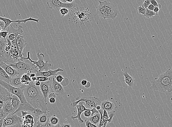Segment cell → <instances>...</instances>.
Returning a JSON list of instances; mask_svg holds the SVG:
<instances>
[{"mask_svg": "<svg viewBox=\"0 0 172 127\" xmlns=\"http://www.w3.org/2000/svg\"><path fill=\"white\" fill-rule=\"evenodd\" d=\"M23 89L25 99L27 102L36 109L47 111L48 110L47 99L43 96L40 86L35 85L32 80L28 84H23L21 87Z\"/></svg>", "mask_w": 172, "mask_h": 127, "instance_id": "1", "label": "cell"}, {"mask_svg": "<svg viewBox=\"0 0 172 127\" xmlns=\"http://www.w3.org/2000/svg\"><path fill=\"white\" fill-rule=\"evenodd\" d=\"M150 89L161 93L172 92V69H168L151 82Z\"/></svg>", "mask_w": 172, "mask_h": 127, "instance_id": "2", "label": "cell"}, {"mask_svg": "<svg viewBox=\"0 0 172 127\" xmlns=\"http://www.w3.org/2000/svg\"><path fill=\"white\" fill-rule=\"evenodd\" d=\"M118 11L113 3L107 1H99L97 7V13L99 17L104 19H114L117 17Z\"/></svg>", "mask_w": 172, "mask_h": 127, "instance_id": "3", "label": "cell"}, {"mask_svg": "<svg viewBox=\"0 0 172 127\" xmlns=\"http://www.w3.org/2000/svg\"><path fill=\"white\" fill-rule=\"evenodd\" d=\"M19 72V75L22 76L23 74L35 73L38 69L35 68L32 64L28 60L21 58L16 59L13 63L9 64Z\"/></svg>", "mask_w": 172, "mask_h": 127, "instance_id": "4", "label": "cell"}, {"mask_svg": "<svg viewBox=\"0 0 172 127\" xmlns=\"http://www.w3.org/2000/svg\"><path fill=\"white\" fill-rule=\"evenodd\" d=\"M37 57L38 60V61L33 60L30 57V52H27V57H20V58L25 60H28L32 64L35 68H36L40 72H45L50 70V68L52 66V64L49 63L48 61L45 62V55L43 53L39 52L37 54Z\"/></svg>", "mask_w": 172, "mask_h": 127, "instance_id": "5", "label": "cell"}, {"mask_svg": "<svg viewBox=\"0 0 172 127\" xmlns=\"http://www.w3.org/2000/svg\"><path fill=\"white\" fill-rule=\"evenodd\" d=\"M76 101H74L71 104L72 107H75L81 101L85 102L84 104L85 107L88 109H92L96 108L98 105H100L101 101L100 98L91 96H84V97H78L76 98Z\"/></svg>", "mask_w": 172, "mask_h": 127, "instance_id": "6", "label": "cell"}, {"mask_svg": "<svg viewBox=\"0 0 172 127\" xmlns=\"http://www.w3.org/2000/svg\"><path fill=\"white\" fill-rule=\"evenodd\" d=\"M7 44L6 39L0 37V64L2 62H3L9 65L14 61V59L11 57V52L5 50Z\"/></svg>", "mask_w": 172, "mask_h": 127, "instance_id": "7", "label": "cell"}, {"mask_svg": "<svg viewBox=\"0 0 172 127\" xmlns=\"http://www.w3.org/2000/svg\"><path fill=\"white\" fill-rule=\"evenodd\" d=\"M0 85L5 88L11 94L16 95L19 98L22 103H26L27 102L25 97L23 89L21 87L16 88L13 87L8 83L0 79Z\"/></svg>", "mask_w": 172, "mask_h": 127, "instance_id": "8", "label": "cell"}, {"mask_svg": "<svg viewBox=\"0 0 172 127\" xmlns=\"http://www.w3.org/2000/svg\"><path fill=\"white\" fill-rule=\"evenodd\" d=\"M23 119L21 117L18 116L16 114L9 115L4 119L2 127H22Z\"/></svg>", "mask_w": 172, "mask_h": 127, "instance_id": "9", "label": "cell"}, {"mask_svg": "<svg viewBox=\"0 0 172 127\" xmlns=\"http://www.w3.org/2000/svg\"><path fill=\"white\" fill-rule=\"evenodd\" d=\"M47 4L50 9L58 11L62 8H71L75 6L73 2L64 3L60 0H47Z\"/></svg>", "mask_w": 172, "mask_h": 127, "instance_id": "10", "label": "cell"}, {"mask_svg": "<svg viewBox=\"0 0 172 127\" xmlns=\"http://www.w3.org/2000/svg\"><path fill=\"white\" fill-rule=\"evenodd\" d=\"M8 40L10 41L16 39L17 37L19 35H22L23 33V27L21 25H19L18 26V28L15 29L11 25L8 27Z\"/></svg>", "mask_w": 172, "mask_h": 127, "instance_id": "11", "label": "cell"}, {"mask_svg": "<svg viewBox=\"0 0 172 127\" xmlns=\"http://www.w3.org/2000/svg\"><path fill=\"white\" fill-rule=\"evenodd\" d=\"M21 117L23 119L22 127H34L35 119L34 117L28 112L21 111Z\"/></svg>", "mask_w": 172, "mask_h": 127, "instance_id": "12", "label": "cell"}, {"mask_svg": "<svg viewBox=\"0 0 172 127\" xmlns=\"http://www.w3.org/2000/svg\"><path fill=\"white\" fill-rule=\"evenodd\" d=\"M50 88L51 92L55 93L57 96H63L65 94V89L63 86L60 83L57 82L54 78L52 79Z\"/></svg>", "mask_w": 172, "mask_h": 127, "instance_id": "13", "label": "cell"}, {"mask_svg": "<svg viewBox=\"0 0 172 127\" xmlns=\"http://www.w3.org/2000/svg\"><path fill=\"white\" fill-rule=\"evenodd\" d=\"M0 20H2L4 21L5 24V26L4 30L6 28H7L8 26H9L11 25V23H18V25H20L21 23H26V22L28 21H33L36 22V23H39V19H35V18H32V17H29V18H27L23 20H17L16 21H12V20L8 18L3 17L0 16Z\"/></svg>", "mask_w": 172, "mask_h": 127, "instance_id": "14", "label": "cell"}, {"mask_svg": "<svg viewBox=\"0 0 172 127\" xmlns=\"http://www.w3.org/2000/svg\"><path fill=\"white\" fill-rule=\"evenodd\" d=\"M12 94L8 90L0 85V110L3 105L6 101L11 100Z\"/></svg>", "mask_w": 172, "mask_h": 127, "instance_id": "15", "label": "cell"}, {"mask_svg": "<svg viewBox=\"0 0 172 127\" xmlns=\"http://www.w3.org/2000/svg\"><path fill=\"white\" fill-rule=\"evenodd\" d=\"M0 66L4 69V70L6 72L8 75L11 78H14L16 77V76L19 75V72L18 71L16 70L11 65H8L5 63L2 62Z\"/></svg>", "mask_w": 172, "mask_h": 127, "instance_id": "16", "label": "cell"}, {"mask_svg": "<svg viewBox=\"0 0 172 127\" xmlns=\"http://www.w3.org/2000/svg\"><path fill=\"white\" fill-rule=\"evenodd\" d=\"M75 107L77 108V116H72L71 119L73 120H75V119H78L79 122L81 123H83L84 121L81 118V115L82 113L84 112V111L90 109H88V108H86L85 107L83 103V101H81Z\"/></svg>", "mask_w": 172, "mask_h": 127, "instance_id": "17", "label": "cell"}, {"mask_svg": "<svg viewBox=\"0 0 172 127\" xmlns=\"http://www.w3.org/2000/svg\"><path fill=\"white\" fill-rule=\"evenodd\" d=\"M64 70H65L64 69L59 67L55 70H52L50 69V70L45 71V72H40L38 70H36L35 73L36 74V77L37 76H45V77H50L51 76H55L57 75V74L58 72H63Z\"/></svg>", "mask_w": 172, "mask_h": 127, "instance_id": "18", "label": "cell"}, {"mask_svg": "<svg viewBox=\"0 0 172 127\" xmlns=\"http://www.w3.org/2000/svg\"><path fill=\"white\" fill-rule=\"evenodd\" d=\"M50 80L41 82L40 86L41 92L45 99H47L51 91L50 85Z\"/></svg>", "mask_w": 172, "mask_h": 127, "instance_id": "19", "label": "cell"}, {"mask_svg": "<svg viewBox=\"0 0 172 127\" xmlns=\"http://www.w3.org/2000/svg\"><path fill=\"white\" fill-rule=\"evenodd\" d=\"M49 117L47 113L40 115L38 116L36 127H49Z\"/></svg>", "mask_w": 172, "mask_h": 127, "instance_id": "20", "label": "cell"}, {"mask_svg": "<svg viewBox=\"0 0 172 127\" xmlns=\"http://www.w3.org/2000/svg\"><path fill=\"white\" fill-rule=\"evenodd\" d=\"M124 77V82L128 87L130 89H132L134 87L136 84V81L134 78L128 73L127 72H125L123 73Z\"/></svg>", "mask_w": 172, "mask_h": 127, "instance_id": "21", "label": "cell"}, {"mask_svg": "<svg viewBox=\"0 0 172 127\" xmlns=\"http://www.w3.org/2000/svg\"><path fill=\"white\" fill-rule=\"evenodd\" d=\"M2 111L8 116L12 114L16 110L13 108L11 104V100L6 101L3 103L2 108Z\"/></svg>", "mask_w": 172, "mask_h": 127, "instance_id": "22", "label": "cell"}, {"mask_svg": "<svg viewBox=\"0 0 172 127\" xmlns=\"http://www.w3.org/2000/svg\"><path fill=\"white\" fill-rule=\"evenodd\" d=\"M101 108L103 110H105L108 113L114 111L115 105L114 103L108 100L103 101L101 103Z\"/></svg>", "mask_w": 172, "mask_h": 127, "instance_id": "23", "label": "cell"}, {"mask_svg": "<svg viewBox=\"0 0 172 127\" xmlns=\"http://www.w3.org/2000/svg\"><path fill=\"white\" fill-rule=\"evenodd\" d=\"M115 113V112L114 111L108 113L105 110H104L103 113V118L104 122L103 127H106L109 123L112 122L113 118L114 116Z\"/></svg>", "mask_w": 172, "mask_h": 127, "instance_id": "24", "label": "cell"}, {"mask_svg": "<svg viewBox=\"0 0 172 127\" xmlns=\"http://www.w3.org/2000/svg\"><path fill=\"white\" fill-rule=\"evenodd\" d=\"M17 44L18 50L21 53L22 56L23 55V50L27 45L26 41L23 38V37L19 35L17 38Z\"/></svg>", "mask_w": 172, "mask_h": 127, "instance_id": "25", "label": "cell"}, {"mask_svg": "<svg viewBox=\"0 0 172 127\" xmlns=\"http://www.w3.org/2000/svg\"><path fill=\"white\" fill-rule=\"evenodd\" d=\"M21 77L22 76L19 75L16 77L12 78L9 84L15 87H21L23 84L22 82Z\"/></svg>", "mask_w": 172, "mask_h": 127, "instance_id": "26", "label": "cell"}, {"mask_svg": "<svg viewBox=\"0 0 172 127\" xmlns=\"http://www.w3.org/2000/svg\"><path fill=\"white\" fill-rule=\"evenodd\" d=\"M12 78L6 73V72L0 66V79L5 81L9 83Z\"/></svg>", "mask_w": 172, "mask_h": 127, "instance_id": "27", "label": "cell"}, {"mask_svg": "<svg viewBox=\"0 0 172 127\" xmlns=\"http://www.w3.org/2000/svg\"><path fill=\"white\" fill-rule=\"evenodd\" d=\"M21 103L19 98L16 95L13 94L11 99V104L16 111L19 107Z\"/></svg>", "mask_w": 172, "mask_h": 127, "instance_id": "28", "label": "cell"}, {"mask_svg": "<svg viewBox=\"0 0 172 127\" xmlns=\"http://www.w3.org/2000/svg\"><path fill=\"white\" fill-rule=\"evenodd\" d=\"M100 113H95L94 116H91L89 118V120L94 124L99 126V122L100 119Z\"/></svg>", "mask_w": 172, "mask_h": 127, "instance_id": "29", "label": "cell"}, {"mask_svg": "<svg viewBox=\"0 0 172 127\" xmlns=\"http://www.w3.org/2000/svg\"><path fill=\"white\" fill-rule=\"evenodd\" d=\"M59 121L60 119L56 116V115H53L49 119V127H58Z\"/></svg>", "mask_w": 172, "mask_h": 127, "instance_id": "30", "label": "cell"}, {"mask_svg": "<svg viewBox=\"0 0 172 127\" xmlns=\"http://www.w3.org/2000/svg\"><path fill=\"white\" fill-rule=\"evenodd\" d=\"M21 81L23 84H28L31 82L32 79L30 77L29 74H24L22 76Z\"/></svg>", "mask_w": 172, "mask_h": 127, "instance_id": "31", "label": "cell"}, {"mask_svg": "<svg viewBox=\"0 0 172 127\" xmlns=\"http://www.w3.org/2000/svg\"><path fill=\"white\" fill-rule=\"evenodd\" d=\"M50 79L49 77H45V76H37V77H35L32 78V80L33 81L38 80L40 81V82L49 81Z\"/></svg>", "mask_w": 172, "mask_h": 127, "instance_id": "32", "label": "cell"}, {"mask_svg": "<svg viewBox=\"0 0 172 127\" xmlns=\"http://www.w3.org/2000/svg\"><path fill=\"white\" fill-rule=\"evenodd\" d=\"M143 16L148 18H151L155 16H157V15L153 11H150V10H148L147 8H146V13H145V14Z\"/></svg>", "mask_w": 172, "mask_h": 127, "instance_id": "33", "label": "cell"}, {"mask_svg": "<svg viewBox=\"0 0 172 127\" xmlns=\"http://www.w3.org/2000/svg\"><path fill=\"white\" fill-rule=\"evenodd\" d=\"M98 111L99 113H100L101 116L100 121V122H99L98 127H103L104 122L103 121V113L104 110L101 108L100 110H99Z\"/></svg>", "mask_w": 172, "mask_h": 127, "instance_id": "34", "label": "cell"}, {"mask_svg": "<svg viewBox=\"0 0 172 127\" xmlns=\"http://www.w3.org/2000/svg\"><path fill=\"white\" fill-rule=\"evenodd\" d=\"M60 13H61L62 17H65L69 13L68 8H62L60 10Z\"/></svg>", "mask_w": 172, "mask_h": 127, "instance_id": "35", "label": "cell"}, {"mask_svg": "<svg viewBox=\"0 0 172 127\" xmlns=\"http://www.w3.org/2000/svg\"><path fill=\"white\" fill-rule=\"evenodd\" d=\"M137 11L139 14L144 15L146 13V8L142 6H140L138 8Z\"/></svg>", "mask_w": 172, "mask_h": 127, "instance_id": "36", "label": "cell"}, {"mask_svg": "<svg viewBox=\"0 0 172 127\" xmlns=\"http://www.w3.org/2000/svg\"><path fill=\"white\" fill-rule=\"evenodd\" d=\"M92 109H89L86 110L84 111V116L87 118H89L91 116L92 114Z\"/></svg>", "mask_w": 172, "mask_h": 127, "instance_id": "37", "label": "cell"}, {"mask_svg": "<svg viewBox=\"0 0 172 127\" xmlns=\"http://www.w3.org/2000/svg\"><path fill=\"white\" fill-rule=\"evenodd\" d=\"M85 126L87 127H97V125L92 123L89 119L85 120Z\"/></svg>", "mask_w": 172, "mask_h": 127, "instance_id": "38", "label": "cell"}, {"mask_svg": "<svg viewBox=\"0 0 172 127\" xmlns=\"http://www.w3.org/2000/svg\"><path fill=\"white\" fill-rule=\"evenodd\" d=\"M56 80L57 81V82H58L60 83H61L62 81H63L64 77L63 76L61 75H58L56 76H55Z\"/></svg>", "mask_w": 172, "mask_h": 127, "instance_id": "39", "label": "cell"}, {"mask_svg": "<svg viewBox=\"0 0 172 127\" xmlns=\"http://www.w3.org/2000/svg\"><path fill=\"white\" fill-rule=\"evenodd\" d=\"M8 31H1L0 32V37L5 39H6L7 36H8Z\"/></svg>", "mask_w": 172, "mask_h": 127, "instance_id": "40", "label": "cell"}, {"mask_svg": "<svg viewBox=\"0 0 172 127\" xmlns=\"http://www.w3.org/2000/svg\"><path fill=\"white\" fill-rule=\"evenodd\" d=\"M69 81L67 78L64 77V79L60 84L63 86H67L68 85Z\"/></svg>", "mask_w": 172, "mask_h": 127, "instance_id": "41", "label": "cell"}, {"mask_svg": "<svg viewBox=\"0 0 172 127\" xmlns=\"http://www.w3.org/2000/svg\"><path fill=\"white\" fill-rule=\"evenodd\" d=\"M8 116L2 111V109L0 110V120L4 119Z\"/></svg>", "mask_w": 172, "mask_h": 127, "instance_id": "42", "label": "cell"}, {"mask_svg": "<svg viewBox=\"0 0 172 127\" xmlns=\"http://www.w3.org/2000/svg\"><path fill=\"white\" fill-rule=\"evenodd\" d=\"M151 4L150 0H144V2L143 3L142 6L143 7L146 8H148L149 5Z\"/></svg>", "mask_w": 172, "mask_h": 127, "instance_id": "43", "label": "cell"}, {"mask_svg": "<svg viewBox=\"0 0 172 127\" xmlns=\"http://www.w3.org/2000/svg\"><path fill=\"white\" fill-rule=\"evenodd\" d=\"M5 26V24L4 21H3L2 20H0V32L4 30Z\"/></svg>", "mask_w": 172, "mask_h": 127, "instance_id": "44", "label": "cell"}, {"mask_svg": "<svg viewBox=\"0 0 172 127\" xmlns=\"http://www.w3.org/2000/svg\"><path fill=\"white\" fill-rule=\"evenodd\" d=\"M159 4L158 5V6H155L154 10H153V11L157 15H158V12H159L160 8L159 7Z\"/></svg>", "mask_w": 172, "mask_h": 127, "instance_id": "45", "label": "cell"}, {"mask_svg": "<svg viewBox=\"0 0 172 127\" xmlns=\"http://www.w3.org/2000/svg\"><path fill=\"white\" fill-rule=\"evenodd\" d=\"M150 1L151 4H152L155 6H158V5H159L156 0H150Z\"/></svg>", "mask_w": 172, "mask_h": 127, "instance_id": "46", "label": "cell"}, {"mask_svg": "<svg viewBox=\"0 0 172 127\" xmlns=\"http://www.w3.org/2000/svg\"><path fill=\"white\" fill-rule=\"evenodd\" d=\"M99 113L98 111L96 109V108H93L92 109L91 116H94L95 113Z\"/></svg>", "mask_w": 172, "mask_h": 127, "instance_id": "47", "label": "cell"}, {"mask_svg": "<svg viewBox=\"0 0 172 127\" xmlns=\"http://www.w3.org/2000/svg\"><path fill=\"white\" fill-rule=\"evenodd\" d=\"M59 127H71V125L69 123H64L62 124V125H59Z\"/></svg>", "mask_w": 172, "mask_h": 127, "instance_id": "48", "label": "cell"}, {"mask_svg": "<svg viewBox=\"0 0 172 127\" xmlns=\"http://www.w3.org/2000/svg\"><path fill=\"white\" fill-rule=\"evenodd\" d=\"M49 101L51 104H54L56 101L55 98H49Z\"/></svg>", "mask_w": 172, "mask_h": 127, "instance_id": "49", "label": "cell"}, {"mask_svg": "<svg viewBox=\"0 0 172 127\" xmlns=\"http://www.w3.org/2000/svg\"><path fill=\"white\" fill-rule=\"evenodd\" d=\"M155 6L153 5L152 4H151L149 5V6H148L147 8L148 10H150V11H153L154 10Z\"/></svg>", "mask_w": 172, "mask_h": 127, "instance_id": "50", "label": "cell"}, {"mask_svg": "<svg viewBox=\"0 0 172 127\" xmlns=\"http://www.w3.org/2000/svg\"><path fill=\"white\" fill-rule=\"evenodd\" d=\"M56 96L57 95L54 92L50 93V94H49V98H53L56 99Z\"/></svg>", "mask_w": 172, "mask_h": 127, "instance_id": "51", "label": "cell"}, {"mask_svg": "<svg viewBox=\"0 0 172 127\" xmlns=\"http://www.w3.org/2000/svg\"><path fill=\"white\" fill-rule=\"evenodd\" d=\"M88 82V81L86 79H83L81 81V84L84 87H85V86L87 85Z\"/></svg>", "mask_w": 172, "mask_h": 127, "instance_id": "52", "label": "cell"}, {"mask_svg": "<svg viewBox=\"0 0 172 127\" xmlns=\"http://www.w3.org/2000/svg\"><path fill=\"white\" fill-rule=\"evenodd\" d=\"M34 82H35V85L37 86H40V84H41V82H40V81H38V80H36L35 81H34Z\"/></svg>", "mask_w": 172, "mask_h": 127, "instance_id": "53", "label": "cell"}, {"mask_svg": "<svg viewBox=\"0 0 172 127\" xmlns=\"http://www.w3.org/2000/svg\"><path fill=\"white\" fill-rule=\"evenodd\" d=\"M91 84L90 82L88 81L87 83V85L85 86V87L87 88H89L90 87Z\"/></svg>", "mask_w": 172, "mask_h": 127, "instance_id": "54", "label": "cell"}, {"mask_svg": "<svg viewBox=\"0 0 172 127\" xmlns=\"http://www.w3.org/2000/svg\"><path fill=\"white\" fill-rule=\"evenodd\" d=\"M4 119L0 120V127H2Z\"/></svg>", "mask_w": 172, "mask_h": 127, "instance_id": "55", "label": "cell"}, {"mask_svg": "<svg viewBox=\"0 0 172 127\" xmlns=\"http://www.w3.org/2000/svg\"><path fill=\"white\" fill-rule=\"evenodd\" d=\"M96 109H97V110H100L101 109V107L100 105H98L97 107H96Z\"/></svg>", "mask_w": 172, "mask_h": 127, "instance_id": "56", "label": "cell"}, {"mask_svg": "<svg viewBox=\"0 0 172 127\" xmlns=\"http://www.w3.org/2000/svg\"><path fill=\"white\" fill-rule=\"evenodd\" d=\"M74 1V0H66V3H72Z\"/></svg>", "mask_w": 172, "mask_h": 127, "instance_id": "57", "label": "cell"}, {"mask_svg": "<svg viewBox=\"0 0 172 127\" xmlns=\"http://www.w3.org/2000/svg\"><path fill=\"white\" fill-rule=\"evenodd\" d=\"M60 1H61L62 2L66 3V0H60Z\"/></svg>", "mask_w": 172, "mask_h": 127, "instance_id": "58", "label": "cell"}]
</instances>
